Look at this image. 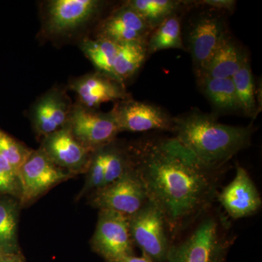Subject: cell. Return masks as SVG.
Returning <instances> with one entry per match:
<instances>
[{
    "label": "cell",
    "mask_w": 262,
    "mask_h": 262,
    "mask_svg": "<svg viewBox=\"0 0 262 262\" xmlns=\"http://www.w3.org/2000/svg\"><path fill=\"white\" fill-rule=\"evenodd\" d=\"M129 151L133 168L163 213L173 242L213 206L225 168H208L175 138L148 139Z\"/></svg>",
    "instance_id": "cell-1"
},
{
    "label": "cell",
    "mask_w": 262,
    "mask_h": 262,
    "mask_svg": "<svg viewBox=\"0 0 262 262\" xmlns=\"http://www.w3.org/2000/svg\"><path fill=\"white\" fill-rule=\"evenodd\" d=\"M175 139L203 165L225 168L229 160L249 147L254 128L224 125L213 115L201 113L173 117Z\"/></svg>",
    "instance_id": "cell-2"
},
{
    "label": "cell",
    "mask_w": 262,
    "mask_h": 262,
    "mask_svg": "<svg viewBox=\"0 0 262 262\" xmlns=\"http://www.w3.org/2000/svg\"><path fill=\"white\" fill-rule=\"evenodd\" d=\"M230 219L213 206L177 238L166 262H226L235 241Z\"/></svg>",
    "instance_id": "cell-3"
},
{
    "label": "cell",
    "mask_w": 262,
    "mask_h": 262,
    "mask_svg": "<svg viewBox=\"0 0 262 262\" xmlns=\"http://www.w3.org/2000/svg\"><path fill=\"white\" fill-rule=\"evenodd\" d=\"M133 242L153 262H166L173 244L163 213L149 201L129 216Z\"/></svg>",
    "instance_id": "cell-4"
},
{
    "label": "cell",
    "mask_w": 262,
    "mask_h": 262,
    "mask_svg": "<svg viewBox=\"0 0 262 262\" xmlns=\"http://www.w3.org/2000/svg\"><path fill=\"white\" fill-rule=\"evenodd\" d=\"M129 216L111 210H100L96 230L91 239L93 249L106 262L134 254Z\"/></svg>",
    "instance_id": "cell-5"
},
{
    "label": "cell",
    "mask_w": 262,
    "mask_h": 262,
    "mask_svg": "<svg viewBox=\"0 0 262 262\" xmlns=\"http://www.w3.org/2000/svg\"><path fill=\"white\" fill-rule=\"evenodd\" d=\"M144 184L131 165L124 175L93 194L91 204L96 208L134 215L147 202Z\"/></svg>",
    "instance_id": "cell-6"
},
{
    "label": "cell",
    "mask_w": 262,
    "mask_h": 262,
    "mask_svg": "<svg viewBox=\"0 0 262 262\" xmlns=\"http://www.w3.org/2000/svg\"><path fill=\"white\" fill-rule=\"evenodd\" d=\"M67 125L74 137L92 151L111 144L120 133L112 111L97 113L80 104L72 108Z\"/></svg>",
    "instance_id": "cell-7"
},
{
    "label": "cell",
    "mask_w": 262,
    "mask_h": 262,
    "mask_svg": "<svg viewBox=\"0 0 262 262\" xmlns=\"http://www.w3.org/2000/svg\"><path fill=\"white\" fill-rule=\"evenodd\" d=\"M70 177V174L57 166L42 149L32 150L18 171L22 203L27 204L34 201Z\"/></svg>",
    "instance_id": "cell-8"
},
{
    "label": "cell",
    "mask_w": 262,
    "mask_h": 262,
    "mask_svg": "<svg viewBox=\"0 0 262 262\" xmlns=\"http://www.w3.org/2000/svg\"><path fill=\"white\" fill-rule=\"evenodd\" d=\"M225 214L234 220L252 216L262 206L261 194L249 173L238 165L235 177L217 194Z\"/></svg>",
    "instance_id": "cell-9"
},
{
    "label": "cell",
    "mask_w": 262,
    "mask_h": 262,
    "mask_svg": "<svg viewBox=\"0 0 262 262\" xmlns=\"http://www.w3.org/2000/svg\"><path fill=\"white\" fill-rule=\"evenodd\" d=\"M112 113L120 132L173 130V117L169 116L162 108L150 103L122 100L117 103Z\"/></svg>",
    "instance_id": "cell-10"
},
{
    "label": "cell",
    "mask_w": 262,
    "mask_h": 262,
    "mask_svg": "<svg viewBox=\"0 0 262 262\" xmlns=\"http://www.w3.org/2000/svg\"><path fill=\"white\" fill-rule=\"evenodd\" d=\"M42 149L57 166L70 173L87 170L94 152L74 137L67 124L45 138Z\"/></svg>",
    "instance_id": "cell-11"
},
{
    "label": "cell",
    "mask_w": 262,
    "mask_h": 262,
    "mask_svg": "<svg viewBox=\"0 0 262 262\" xmlns=\"http://www.w3.org/2000/svg\"><path fill=\"white\" fill-rule=\"evenodd\" d=\"M227 36L225 23L218 17L208 15L194 24L189 40L198 79L204 75L207 67Z\"/></svg>",
    "instance_id": "cell-12"
},
{
    "label": "cell",
    "mask_w": 262,
    "mask_h": 262,
    "mask_svg": "<svg viewBox=\"0 0 262 262\" xmlns=\"http://www.w3.org/2000/svg\"><path fill=\"white\" fill-rule=\"evenodd\" d=\"M152 29L127 3L103 20L98 37L116 43L146 42Z\"/></svg>",
    "instance_id": "cell-13"
},
{
    "label": "cell",
    "mask_w": 262,
    "mask_h": 262,
    "mask_svg": "<svg viewBox=\"0 0 262 262\" xmlns=\"http://www.w3.org/2000/svg\"><path fill=\"white\" fill-rule=\"evenodd\" d=\"M70 89L78 96L84 107H98L103 103L127 99L124 84L101 72L90 74L76 79Z\"/></svg>",
    "instance_id": "cell-14"
},
{
    "label": "cell",
    "mask_w": 262,
    "mask_h": 262,
    "mask_svg": "<svg viewBox=\"0 0 262 262\" xmlns=\"http://www.w3.org/2000/svg\"><path fill=\"white\" fill-rule=\"evenodd\" d=\"M96 0H54L48 10V29L53 34L73 30L89 21L99 8Z\"/></svg>",
    "instance_id": "cell-15"
},
{
    "label": "cell",
    "mask_w": 262,
    "mask_h": 262,
    "mask_svg": "<svg viewBox=\"0 0 262 262\" xmlns=\"http://www.w3.org/2000/svg\"><path fill=\"white\" fill-rule=\"evenodd\" d=\"M72 107L58 90L49 91L34 106L32 121L36 131L45 137L59 130L68 121Z\"/></svg>",
    "instance_id": "cell-16"
},
{
    "label": "cell",
    "mask_w": 262,
    "mask_h": 262,
    "mask_svg": "<svg viewBox=\"0 0 262 262\" xmlns=\"http://www.w3.org/2000/svg\"><path fill=\"white\" fill-rule=\"evenodd\" d=\"M246 57L235 43L227 36L207 67L204 75L200 79L232 78L241 69Z\"/></svg>",
    "instance_id": "cell-17"
},
{
    "label": "cell",
    "mask_w": 262,
    "mask_h": 262,
    "mask_svg": "<svg viewBox=\"0 0 262 262\" xmlns=\"http://www.w3.org/2000/svg\"><path fill=\"white\" fill-rule=\"evenodd\" d=\"M148 56L146 42L118 43L114 75L117 82L124 84L141 68Z\"/></svg>",
    "instance_id": "cell-18"
},
{
    "label": "cell",
    "mask_w": 262,
    "mask_h": 262,
    "mask_svg": "<svg viewBox=\"0 0 262 262\" xmlns=\"http://www.w3.org/2000/svg\"><path fill=\"white\" fill-rule=\"evenodd\" d=\"M148 55L163 50H184L181 32L180 20L172 15L161 22L150 33L146 41Z\"/></svg>",
    "instance_id": "cell-19"
},
{
    "label": "cell",
    "mask_w": 262,
    "mask_h": 262,
    "mask_svg": "<svg viewBox=\"0 0 262 262\" xmlns=\"http://www.w3.org/2000/svg\"><path fill=\"white\" fill-rule=\"evenodd\" d=\"M118 43L105 38L86 39L82 43L84 55L92 62L98 72L115 80L114 63L116 58ZM117 81V80H116Z\"/></svg>",
    "instance_id": "cell-20"
},
{
    "label": "cell",
    "mask_w": 262,
    "mask_h": 262,
    "mask_svg": "<svg viewBox=\"0 0 262 262\" xmlns=\"http://www.w3.org/2000/svg\"><path fill=\"white\" fill-rule=\"evenodd\" d=\"M200 82L205 94L215 107L225 111L239 110L232 78L203 77Z\"/></svg>",
    "instance_id": "cell-21"
},
{
    "label": "cell",
    "mask_w": 262,
    "mask_h": 262,
    "mask_svg": "<svg viewBox=\"0 0 262 262\" xmlns=\"http://www.w3.org/2000/svg\"><path fill=\"white\" fill-rule=\"evenodd\" d=\"M239 110L249 117L256 114V102L255 96V84L252 71L248 57L245 58L241 69L232 76Z\"/></svg>",
    "instance_id": "cell-22"
},
{
    "label": "cell",
    "mask_w": 262,
    "mask_h": 262,
    "mask_svg": "<svg viewBox=\"0 0 262 262\" xmlns=\"http://www.w3.org/2000/svg\"><path fill=\"white\" fill-rule=\"evenodd\" d=\"M126 3L152 30L165 19L173 15L180 5L179 2L171 0H132Z\"/></svg>",
    "instance_id": "cell-23"
},
{
    "label": "cell",
    "mask_w": 262,
    "mask_h": 262,
    "mask_svg": "<svg viewBox=\"0 0 262 262\" xmlns=\"http://www.w3.org/2000/svg\"><path fill=\"white\" fill-rule=\"evenodd\" d=\"M17 223L16 205L10 201L0 202V251L3 253H18Z\"/></svg>",
    "instance_id": "cell-24"
},
{
    "label": "cell",
    "mask_w": 262,
    "mask_h": 262,
    "mask_svg": "<svg viewBox=\"0 0 262 262\" xmlns=\"http://www.w3.org/2000/svg\"><path fill=\"white\" fill-rule=\"evenodd\" d=\"M130 167L131 160L129 149H123L115 145L114 141L108 144L106 147L103 187L120 179Z\"/></svg>",
    "instance_id": "cell-25"
},
{
    "label": "cell",
    "mask_w": 262,
    "mask_h": 262,
    "mask_svg": "<svg viewBox=\"0 0 262 262\" xmlns=\"http://www.w3.org/2000/svg\"><path fill=\"white\" fill-rule=\"evenodd\" d=\"M32 151V150L27 149L23 144L0 130V155L11 164L17 174Z\"/></svg>",
    "instance_id": "cell-26"
},
{
    "label": "cell",
    "mask_w": 262,
    "mask_h": 262,
    "mask_svg": "<svg viewBox=\"0 0 262 262\" xmlns=\"http://www.w3.org/2000/svg\"><path fill=\"white\" fill-rule=\"evenodd\" d=\"M106 146L98 148L93 152L87 169V181L82 190V194L89 191L96 192L103 187Z\"/></svg>",
    "instance_id": "cell-27"
},
{
    "label": "cell",
    "mask_w": 262,
    "mask_h": 262,
    "mask_svg": "<svg viewBox=\"0 0 262 262\" xmlns=\"http://www.w3.org/2000/svg\"><path fill=\"white\" fill-rule=\"evenodd\" d=\"M20 192L18 174L11 164L0 155V192Z\"/></svg>",
    "instance_id": "cell-28"
},
{
    "label": "cell",
    "mask_w": 262,
    "mask_h": 262,
    "mask_svg": "<svg viewBox=\"0 0 262 262\" xmlns=\"http://www.w3.org/2000/svg\"><path fill=\"white\" fill-rule=\"evenodd\" d=\"M202 5H208L218 9L231 10L235 5V1L232 0H204L200 2Z\"/></svg>",
    "instance_id": "cell-29"
},
{
    "label": "cell",
    "mask_w": 262,
    "mask_h": 262,
    "mask_svg": "<svg viewBox=\"0 0 262 262\" xmlns=\"http://www.w3.org/2000/svg\"><path fill=\"white\" fill-rule=\"evenodd\" d=\"M0 262H25L18 253H3L0 256Z\"/></svg>",
    "instance_id": "cell-30"
},
{
    "label": "cell",
    "mask_w": 262,
    "mask_h": 262,
    "mask_svg": "<svg viewBox=\"0 0 262 262\" xmlns=\"http://www.w3.org/2000/svg\"><path fill=\"white\" fill-rule=\"evenodd\" d=\"M113 262H153L151 260H150L149 258L146 257V256H136L134 255H131V256H126V257H124L121 258V259L117 260V261H113Z\"/></svg>",
    "instance_id": "cell-31"
}]
</instances>
